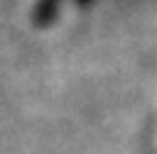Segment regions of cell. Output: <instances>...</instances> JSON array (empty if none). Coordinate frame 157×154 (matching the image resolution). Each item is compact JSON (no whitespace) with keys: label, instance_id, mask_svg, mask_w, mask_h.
<instances>
[{"label":"cell","instance_id":"6da1fadb","mask_svg":"<svg viewBox=\"0 0 157 154\" xmlns=\"http://www.w3.org/2000/svg\"><path fill=\"white\" fill-rule=\"evenodd\" d=\"M61 10V0H37L32 7V24L34 27H49Z\"/></svg>","mask_w":157,"mask_h":154},{"label":"cell","instance_id":"7a4b0ae2","mask_svg":"<svg viewBox=\"0 0 157 154\" xmlns=\"http://www.w3.org/2000/svg\"><path fill=\"white\" fill-rule=\"evenodd\" d=\"M74 2H76V5H78V7H88V5H91V2H93V0H74Z\"/></svg>","mask_w":157,"mask_h":154}]
</instances>
